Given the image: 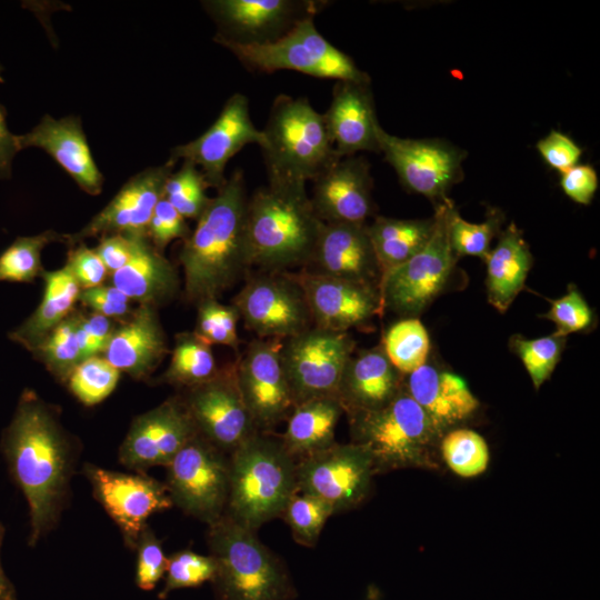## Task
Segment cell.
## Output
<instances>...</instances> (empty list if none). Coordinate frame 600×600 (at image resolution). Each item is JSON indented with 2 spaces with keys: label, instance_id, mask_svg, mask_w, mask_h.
<instances>
[{
  "label": "cell",
  "instance_id": "8d00e7d4",
  "mask_svg": "<svg viewBox=\"0 0 600 600\" xmlns=\"http://www.w3.org/2000/svg\"><path fill=\"white\" fill-rule=\"evenodd\" d=\"M503 220V213L499 209L490 208L483 222L466 221L451 201L447 211V224L449 243L454 256H473L484 261L493 238L501 231Z\"/></svg>",
  "mask_w": 600,
  "mask_h": 600
},
{
  "label": "cell",
  "instance_id": "2e32d148",
  "mask_svg": "<svg viewBox=\"0 0 600 600\" xmlns=\"http://www.w3.org/2000/svg\"><path fill=\"white\" fill-rule=\"evenodd\" d=\"M83 472L93 497L118 526L126 546L134 550L148 519L173 506L167 486L146 472L124 473L87 463Z\"/></svg>",
  "mask_w": 600,
  "mask_h": 600
},
{
  "label": "cell",
  "instance_id": "f1b7e54d",
  "mask_svg": "<svg viewBox=\"0 0 600 600\" xmlns=\"http://www.w3.org/2000/svg\"><path fill=\"white\" fill-rule=\"evenodd\" d=\"M167 352L166 333L156 307L139 304L129 319L116 329L104 358L120 372L140 380L158 367Z\"/></svg>",
  "mask_w": 600,
  "mask_h": 600
},
{
  "label": "cell",
  "instance_id": "60d3db41",
  "mask_svg": "<svg viewBox=\"0 0 600 600\" xmlns=\"http://www.w3.org/2000/svg\"><path fill=\"white\" fill-rule=\"evenodd\" d=\"M120 373L104 357L94 356L78 363L66 382L82 404L92 407L113 392Z\"/></svg>",
  "mask_w": 600,
  "mask_h": 600
},
{
  "label": "cell",
  "instance_id": "b9f144b4",
  "mask_svg": "<svg viewBox=\"0 0 600 600\" xmlns=\"http://www.w3.org/2000/svg\"><path fill=\"white\" fill-rule=\"evenodd\" d=\"M210 188L203 173L191 162L183 161L177 171L168 177L163 197L187 220H196L208 207L211 198L207 196Z\"/></svg>",
  "mask_w": 600,
  "mask_h": 600
},
{
  "label": "cell",
  "instance_id": "f5cc1de1",
  "mask_svg": "<svg viewBox=\"0 0 600 600\" xmlns=\"http://www.w3.org/2000/svg\"><path fill=\"white\" fill-rule=\"evenodd\" d=\"M79 300L94 313L109 319L126 318L133 312L131 300L112 284L81 290Z\"/></svg>",
  "mask_w": 600,
  "mask_h": 600
},
{
  "label": "cell",
  "instance_id": "74e56055",
  "mask_svg": "<svg viewBox=\"0 0 600 600\" xmlns=\"http://www.w3.org/2000/svg\"><path fill=\"white\" fill-rule=\"evenodd\" d=\"M57 241L64 242V234L53 230L18 237L0 253V281L33 282L44 271L41 262L43 248Z\"/></svg>",
  "mask_w": 600,
  "mask_h": 600
},
{
  "label": "cell",
  "instance_id": "8fae6325",
  "mask_svg": "<svg viewBox=\"0 0 600 600\" xmlns=\"http://www.w3.org/2000/svg\"><path fill=\"white\" fill-rule=\"evenodd\" d=\"M348 332L314 326L282 341L281 363L294 406L336 396L343 369L354 352Z\"/></svg>",
  "mask_w": 600,
  "mask_h": 600
},
{
  "label": "cell",
  "instance_id": "ba28073f",
  "mask_svg": "<svg viewBox=\"0 0 600 600\" xmlns=\"http://www.w3.org/2000/svg\"><path fill=\"white\" fill-rule=\"evenodd\" d=\"M247 69L259 73L292 70L336 81H370L351 57L316 28L314 17L300 21L281 38L260 44L220 43Z\"/></svg>",
  "mask_w": 600,
  "mask_h": 600
},
{
  "label": "cell",
  "instance_id": "7dc6e473",
  "mask_svg": "<svg viewBox=\"0 0 600 600\" xmlns=\"http://www.w3.org/2000/svg\"><path fill=\"white\" fill-rule=\"evenodd\" d=\"M542 318L556 326L554 334L567 338L593 324L594 314L581 292L573 286L560 298L550 300V309Z\"/></svg>",
  "mask_w": 600,
  "mask_h": 600
},
{
  "label": "cell",
  "instance_id": "277c9868",
  "mask_svg": "<svg viewBox=\"0 0 600 600\" xmlns=\"http://www.w3.org/2000/svg\"><path fill=\"white\" fill-rule=\"evenodd\" d=\"M298 492L297 460L280 437L256 432L229 454V492L224 514L257 531L281 517Z\"/></svg>",
  "mask_w": 600,
  "mask_h": 600
},
{
  "label": "cell",
  "instance_id": "e575fe53",
  "mask_svg": "<svg viewBox=\"0 0 600 600\" xmlns=\"http://www.w3.org/2000/svg\"><path fill=\"white\" fill-rule=\"evenodd\" d=\"M219 370L211 346L193 332H183L176 338L170 363L160 382L187 389L211 380Z\"/></svg>",
  "mask_w": 600,
  "mask_h": 600
},
{
  "label": "cell",
  "instance_id": "f907efd6",
  "mask_svg": "<svg viewBox=\"0 0 600 600\" xmlns=\"http://www.w3.org/2000/svg\"><path fill=\"white\" fill-rule=\"evenodd\" d=\"M66 266L81 290L101 286L109 273L96 250L88 248L83 242L72 246Z\"/></svg>",
  "mask_w": 600,
  "mask_h": 600
},
{
  "label": "cell",
  "instance_id": "52a82bcc",
  "mask_svg": "<svg viewBox=\"0 0 600 600\" xmlns=\"http://www.w3.org/2000/svg\"><path fill=\"white\" fill-rule=\"evenodd\" d=\"M348 418L352 442L368 450L374 473L434 467L432 456L442 434L404 387L383 408Z\"/></svg>",
  "mask_w": 600,
  "mask_h": 600
},
{
  "label": "cell",
  "instance_id": "680465c9",
  "mask_svg": "<svg viewBox=\"0 0 600 600\" xmlns=\"http://www.w3.org/2000/svg\"><path fill=\"white\" fill-rule=\"evenodd\" d=\"M4 527L0 522V550L4 538ZM0 600H18L16 589L12 582L9 580L0 561Z\"/></svg>",
  "mask_w": 600,
  "mask_h": 600
},
{
  "label": "cell",
  "instance_id": "11a10c76",
  "mask_svg": "<svg viewBox=\"0 0 600 600\" xmlns=\"http://www.w3.org/2000/svg\"><path fill=\"white\" fill-rule=\"evenodd\" d=\"M137 239L119 233L102 236L94 250L108 271L113 273L129 262Z\"/></svg>",
  "mask_w": 600,
  "mask_h": 600
},
{
  "label": "cell",
  "instance_id": "d590c367",
  "mask_svg": "<svg viewBox=\"0 0 600 600\" xmlns=\"http://www.w3.org/2000/svg\"><path fill=\"white\" fill-rule=\"evenodd\" d=\"M381 347L392 366L407 376L427 362L430 340L418 318H404L387 330Z\"/></svg>",
  "mask_w": 600,
  "mask_h": 600
},
{
  "label": "cell",
  "instance_id": "9f6ffc18",
  "mask_svg": "<svg viewBox=\"0 0 600 600\" xmlns=\"http://www.w3.org/2000/svg\"><path fill=\"white\" fill-rule=\"evenodd\" d=\"M20 150L18 134L9 130L6 109L0 103V179H9L11 177L12 161Z\"/></svg>",
  "mask_w": 600,
  "mask_h": 600
},
{
  "label": "cell",
  "instance_id": "ac0fdd59",
  "mask_svg": "<svg viewBox=\"0 0 600 600\" xmlns=\"http://www.w3.org/2000/svg\"><path fill=\"white\" fill-rule=\"evenodd\" d=\"M282 341L256 339L234 363L242 400L260 432H271L294 407L281 363Z\"/></svg>",
  "mask_w": 600,
  "mask_h": 600
},
{
  "label": "cell",
  "instance_id": "603a6c76",
  "mask_svg": "<svg viewBox=\"0 0 600 600\" xmlns=\"http://www.w3.org/2000/svg\"><path fill=\"white\" fill-rule=\"evenodd\" d=\"M310 198L317 217L324 223L366 224L374 212L373 180L363 157H343L314 180Z\"/></svg>",
  "mask_w": 600,
  "mask_h": 600
},
{
  "label": "cell",
  "instance_id": "44dd1931",
  "mask_svg": "<svg viewBox=\"0 0 600 600\" xmlns=\"http://www.w3.org/2000/svg\"><path fill=\"white\" fill-rule=\"evenodd\" d=\"M174 166L168 160L136 173L81 230L64 234L63 243L72 247L88 238L116 233L148 238L153 210L163 197L166 181Z\"/></svg>",
  "mask_w": 600,
  "mask_h": 600
},
{
  "label": "cell",
  "instance_id": "f35d334b",
  "mask_svg": "<svg viewBox=\"0 0 600 600\" xmlns=\"http://www.w3.org/2000/svg\"><path fill=\"white\" fill-rule=\"evenodd\" d=\"M78 316L73 311L31 351L60 381H67L71 371L82 361L76 333Z\"/></svg>",
  "mask_w": 600,
  "mask_h": 600
},
{
  "label": "cell",
  "instance_id": "4316f807",
  "mask_svg": "<svg viewBox=\"0 0 600 600\" xmlns=\"http://www.w3.org/2000/svg\"><path fill=\"white\" fill-rule=\"evenodd\" d=\"M403 378L389 361L381 344L353 352L337 390L348 416L387 406L403 388Z\"/></svg>",
  "mask_w": 600,
  "mask_h": 600
},
{
  "label": "cell",
  "instance_id": "83f0119b",
  "mask_svg": "<svg viewBox=\"0 0 600 600\" xmlns=\"http://www.w3.org/2000/svg\"><path fill=\"white\" fill-rule=\"evenodd\" d=\"M403 387L441 434L471 417L479 407L463 378L432 363L426 362L404 376Z\"/></svg>",
  "mask_w": 600,
  "mask_h": 600
},
{
  "label": "cell",
  "instance_id": "836d02e7",
  "mask_svg": "<svg viewBox=\"0 0 600 600\" xmlns=\"http://www.w3.org/2000/svg\"><path fill=\"white\" fill-rule=\"evenodd\" d=\"M433 229V217L429 219L376 217L371 224H367L381 278L418 253L430 240Z\"/></svg>",
  "mask_w": 600,
  "mask_h": 600
},
{
  "label": "cell",
  "instance_id": "816d5d0a",
  "mask_svg": "<svg viewBox=\"0 0 600 600\" xmlns=\"http://www.w3.org/2000/svg\"><path fill=\"white\" fill-rule=\"evenodd\" d=\"M543 161L560 173L578 164L582 149L569 136L551 130L536 146Z\"/></svg>",
  "mask_w": 600,
  "mask_h": 600
},
{
  "label": "cell",
  "instance_id": "7402d4cb",
  "mask_svg": "<svg viewBox=\"0 0 600 600\" xmlns=\"http://www.w3.org/2000/svg\"><path fill=\"white\" fill-rule=\"evenodd\" d=\"M293 277L317 328L337 332L362 329L382 311L379 289L374 287L307 270Z\"/></svg>",
  "mask_w": 600,
  "mask_h": 600
},
{
  "label": "cell",
  "instance_id": "ee69618b",
  "mask_svg": "<svg viewBox=\"0 0 600 600\" xmlns=\"http://www.w3.org/2000/svg\"><path fill=\"white\" fill-rule=\"evenodd\" d=\"M332 514L334 511L328 502L298 491L289 500L281 517L290 527L296 542L304 547H312L317 543L322 528Z\"/></svg>",
  "mask_w": 600,
  "mask_h": 600
},
{
  "label": "cell",
  "instance_id": "e0dca14e",
  "mask_svg": "<svg viewBox=\"0 0 600 600\" xmlns=\"http://www.w3.org/2000/svg\"><path fill=\"white\" fill-rule=\"evenodd\" d=\"M181 399L198 432L227 454L258 432L242 400L236 364H227L211 380L187 388Z\"/></svg>",
  "mask_w": 600,
  "mask_h": 600
},
{
  "label": "cell",
  "instance_id": "9c48e42d",
  "mask_svg": "<svg viewBox=\"0 0 600 600\" xmlns=\"http://www.w3.org/2000/svg\"><path fill=\"white\" fill-rule=\"evenodd\" d=\"M434 206V229L427 244L402 264L388 271L380 281L381 308L416 318L449 282L458 258L448 237L447 211L451 202Z\"/></svg>",
  "mask_w": 600,
  "mask_h": 600
},
{
  "label": "cell",
  "instance_id": "484cf974",
  "mask_svg": "<svg viewBox=\"0 0 600 600\" xmlns=\"http://www.w3.org/2000/svg\"><path fill=\"white\" fill-rule=\"evenodd\" d=\"M330 140L339 158L361 151L380 152L370 81H336L332 99L323 113Z\"/></svg>",
  "mask_w": 600,
  "mask_h": 600
},
{
  "label": "cell",
  "instance_id": "c3c4849f",
  "mask_svg": "<svg viewBox=\"0 0 600 600\" xmlns=\"http://www.w3.org/2000/svg\"><path fill=\"white\" fill-rule=\"evenodd\" d=\"M136 550V584L141 590L151 591L166 574L168 557L161 541L149 526L140 533Z\"/></svg>",
  "mask_w": 600,
  "mask_h": 600
},
{
  "label": "cell",
  "instance_id": "4dcf8cb0",
  "mask_svg": "<svg viewBox=\"0 0 600 600\" xmlns=\"http://www.w3.org/2000/svg\"><path fill=\"white\" fill-rule=\"evenodd\" d=\"M498 242L484 260L487 266L488 302L504 313L519 292L524 288L533 264L529 244L514 222L501 230Z\"/></svg>",
  "mask_w": 600,
  "mask_h": 600
},
{
  "label": "cell",
  "instance_id": "6da1fadb",
  "mask_svg": "<svg viewBox=\"0 0 600 600\" xmlns=\"http://www.w3.org/2000/svg\"><path fill=\"white\" fill-rule=\"evenodd\" d=\"M1 450L27 500L28 543L34 547L58 523L66 504L73 470L72 444L51 408L26 389L3 430Z\"/></svg>",
  "mask_w": 600,
  "mask_h": 600
},
{
  "label": "cell",
  "instance_id": "5b68a950",
  "mask_svg": "<svg viewBox=\"0 0 600 600\" xmlns=\"http://www.w3.org/2000/svg\"><path fill=\"white\" fill-rule=\"evenodd\" d=\"M251 530L228 516L209 524L207 542L216 571V600H294L298 591L284 561Z\"/></svg>",
  "mask_w": 600,
  "mask_h": 600
},
{
  "label": "cell",
  "instance_id": "7a4b0ae2",
  "mask_svg": "<svg viewBox=\"0 0 600 600\" xmlns=\"http://www.w3.org/2000/svg\"><path fill=\"white\" fill-rule=\"evenodd\" d=\"M244 179L236 170L217 190L183 240L179 261L184 276L186 299L199 304L218 299L252 267L247 238Z\"/></svg>",
  "mask_w": 600,
  "mask_h": 600
},
{
  "label": "cell",
  "instance_id": "5bb4252c",
  "mask_svg": "<svg viewBox=\"0 0 600 600\" xmlns=\"http://www.w3.org/2000/svg\"><path fill=\"white\" fill-rule=\"evenodd\" d=\"M214 21L213 40L220 43L272 42L300 21L314 17L326 4L317 0H208L201 2Z\"/></svg>",
  "mask_w": 600,
  "mask_h": 600
},
{
  "label": "cell",
  "instance_id": "1f68e13d",
  "mask_svg": "<svg viewBox=\"0 0 600 600\" xmlns=\"http://www.w3.org/2000/svg\"><path fill=\"white\" fill-rule=\"evenodd\" d=\"M43 297L38 308L9 338L30 352L72 312L81 288L64 264L54 271H43Z\"/></svg>",
  "mask_w": 600,
  "mask_h": 600
},
{
  "label": "cell",
  "instance_id": "d4e9b609",
  "mask_svg": "<svg viewBox=\"0 0 600 600\" xmlns=\"http://www.w3.org/2000/svg\"><path fill=\"white\" fill-rule=\"evenodd\" d=\"M310 263L316 272L379 289L381 270L367 224L323 222Z\"/></svg>",
  "mask_w": 600,
  "mask_h": 600
},
{
  "label": "cell",
  "instance_id": "681fc988",
  "mask_svg": "<svg viewBox=\"0 0 600 600\" xmlns=\"http://www.w3.org/2000/svg\"><path fill=\"white\" fill-rule=\"evenodd\" d=\"M186 219L162 197L157 203L149 227L148 238L160 252L176 239H186L190 234Z\"/></svg>",
  "mask_w": 600,
  "mask_h": 600
},
{
  "label": "cell",
  "instance_id": "bcb514c9",
  "mask_svg": "<svg viewBox=\"0 0 600 600\" xmlns=\"http://www.w3.org/2000/svg\"><path fill=\"white\" fill-rule=\"evenodd\" d=\"M214 571L216 564L210 554L178 551L168 557L164 584L158 597L166 599L176 590L200 587L212 580Z\"/></svg>",
  "mask_w": 600,
  "mask_h": 600
},
{
  "label": "cell",
  "instance_id": "30bf717a",
  "mask_svg": "<svg viewBox=\"0 0 600 600\" xmlns=\"http://www.w3.org/2000/svg\"><path fill=\"white\" fill-rule=\"evenodd\" d=\"M164 484L173 506L212 524L227 507L229 454L198 433L167 466Z\"/></svg>",
  "mask_w": 600,
  "mask_h": 600
},
{
  "label": "cell",
  "instance_id": "4fadbf2b",
  "mask_svg": "<svg viewBox=\"0 0 600 600\" xmlns=\"http://www.w3.org/2000/svg\"><path fill=\"white\" fill-rule=\"evenodd\" d=\"M244 326L260 339H281L312 327L303 291L293 274L267 271L252 276L232 304Z\"/></svg>",
  "mask_w": 600,
  "mask_h": 600
},
{
  "label": "cell",
  "instance_id": "8992f818",
  "mask_svg": "<svg viewBox=\"0 0 600 600\" xmlns=\"http://www.w3.org/2000/svg\"><path fill=\"white\" fill-rule=\"evenodd\" d=\"M262 132L260 148L271 184H306L340 159L323 113L306 98L278 96Z\"/></svg>",
  "mask_w": 600,
  "mask_h": 600
},
{
  "label": "cell",
  "instance_id": "9a60e30c",
  "mask_svg": "<svg viewBox=\"0 0 600 600\" xmlns=\"http://www.w3.org/2000/svg\"><path fill=\"white\" fill-rule=\"evenodd\" d=\"M374 474L368 450L358 443H337L297 460L298 491L328 502L334 513L358 506Z\"/></svg>",
  "mask_w": 600,
  "mask_h": 600
},
{
  "label": "cell",
  "instance_id": "6f0895ef",
  "mask_svg": "<svg viewBox=\"0 0 600 600\" xmlns=\"http://www.w3.org/2000/svg\"><path fill=\"white\" fill-rule=\"evenodd\" d=\"M80 323L107 350L117 329L111 319L92 312L88 316L80 314Z\"/></svg>",
  "mask_w": 600,
  "mask_h": 600
},
{
  "label": "cell",
  "instance_id": "7c38bea8",
  "mask_svg": "<svg viewBox=\"0 0 600 600\" xmlns=\"http://www.w3.org/2000/svg\"><path fill=\"white\" fill-rule=\"evenodd\" d=\"M380 152L409 192L438 206L448 199L453 184L463 178L466 152L441 139H406L377 130Z\"/></svg>",
  "mask_w": 600,
  "mask_h": 600
},
{
  "label": "cell",
  "instance_id": "3957f363",
  "mask_svg": "<svg viewBox=\"0 0 600 600\" xmlns=\"http://www.w3.org/2000/svg\"><path fill=\"white\" fill-rule=\"evenodd\" d=\"M322 221L306 184H271L248 198L247 238L251 264L281 272L309 264Z\"/></svg>",
  "mask_w": 600,
  "mask_h": 600
},
{
  "label": "cell",
  "instance_id": "f6af8a7d",
  "mask_svg": "<svg viewBox=\"0 0 600 600\" xmlns=\"http://www.w3.org/2000/svg\"><path fill=\"white\" fill-rule=\"evenodd\" d=\"M196 330L193 333L207 344L227 346L238 350L240 340L237 331L238 310L233 306L223 304L218 299L200 302Z\"/></svg>",
  "mask_w": 600,
  "mask_h": 600
},
{
  "label": "cell",
  "instance_id": "f546056e",
  "mask_svg": "<svg viewBox=\"0 0 600 600\" xmlns=\"http://www.w3.org/2000/svg\"><path fill=\"white\" fill-rule=\"evenodd\" d=\"M112 286L131 301L158 307L172 299L179 289V278L170 261L158 251L149 238L136 241L129 262L112 273Z\"/></svg>",
  "mask_w": 600,
  "mask_h": 600
},
{
  "label": "cell",
  "instance_id": "cb8c5ba5",
  "mask_svg": "<svg viewBox=\"0 0 600 600\" xmlns=\"http://www.w3.org/2000/svg\"><path fill=\"white\" fill-rule=\"evenodd\" d=\"M18 141L21 150L46 151L84 192L97 196L102 191L104 178L92 157L79 117L56 119L44 114L30 131L18 136Z\"/></svg>",
  "mask_w": 600,
  "mask_h": 600
},
{
  "label": "cell",
  "instance_id": "91938a15",
  "mask_svg": "<svg viewBox=\"0 0 600 600\" xmlns=\"http://www.w3.org/2000/svg\"><path fill=\"white\" fill-rule=\"evenodd\" d=\"M2 68L0 67V83L3 82V78L1 76Z\"/></svg>",
  "mask_w": 600,
  "mask_h": 600
},
{
  "label": "cell",
  "instance_id": "d6986e66",
  "mask_svg": "<svg viewBox=\"0 0 600 600\" xmlns=\"http://www.w3.org/2000/svg\"><path fill=\"white\" fill-rule=\"evenodd\" d=\"M263 142L262 130L252 123L248 98L237 92L226 101L218 118L201 136L173 147L168 160L174 164L179 160L193 163L209 187L218 190L227 181L224 170L229 160L247 144L261 147Z\"/></svg>",
  "mask_w": 600,
  "mask_h": 600
},
{
  "label": "cell",
  "instance_id": "7bdbcfd3",
  "mask_svg": "<svg viewBox=\"0 0 600 600\" xmlns=\"http://www.w3.org/2000/svg\"><path fill=\"white\" fill-rule=\"evenodd\" d=\"M566 341L567 338L554 333L537 339H527L520 334L510 338V350L521 360L536 390L552 374L561 359Z\"/></svg>",
  "mask_w": 600,
  "mask_h": 600
},
{
  "label": "cell",
  "instance_id": "db71d44e",
  "mask_svg": "<svg viewBox=\"0 0 600 600\" xmlns=\"http://www.w3.org/2000/svg\"><path fill=\"white\" fill-rule=\"evenodd\" d=\"M599 179L590 164H577L561 173L560 187L573 202L588 206L598 190Z\"/></svg>",
  "mask_w": 600,
  "mask_h": 600
},
{
  "label": "cell",
  "instance_id": "d6a6232c",
  "mask_svg": "<svg viewBox=\"0 0 600 600\" xmlns=\"http://www.w3.org/2000/svg\"><path fill=\"white\" fill-rule=\"evenodd\" d=\"M342 413L343 408L336 396L296 404L287 419L286 431L280 437L284 448L299 460L332 446Z\"/></svg>",
  "mask_w": 600,
  "mask_h": 600
},
{
  "label": "cell",
  "instance_id": "ffe728a7",
  "mask_svg": "<svg viewBox=\"0 0 600 600\" xmlns=\"http://www.w3.org/2000/svg\"><path fill=\"white\" fill-rule=\"evenodd\" d=\"M198 433L181 397L169 398L132 421L119 448V461L137 472L167 467Z\"/></svg>",
  "mask_w": 600,
  "mask_h": 600
},
{
  "label": "cell",
  "instance_id": "ab89813d",
  "mask_svg": "<svg viewBox=\"0 0 600 600\" xmlns=\"http://www.w3.org/2000/svg\"><path fill=\"white\" fill-rule=\"evenodd\" d=\"M441 456L458 476L472 478L483 473L489 463V448L478 432L470 429H452L441 437Z\"/></svg>",
  "mask_w": 600,
  "mask_h": 600
}]
</instances>
